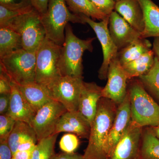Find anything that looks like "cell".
Wrapping results in <instances>:
<instances>
[{
	"label": "cell",
	"instance_id": "cell-1",
	"mask_svg": "<svg viewBox=\"0 0 159 159\" xmlns=\"http://www.w3.org/2000/svg\"><path fill=\"white\" fill-rule=\"evenodd\" d=\"M118 105L102 97L91 125L89 143L83 155L84 159H107L106 144L116 113Z\"/></svg>",
	"mask_w": 159,
	"mask_h": 159
},
{
	"label": "cell",
	"instance_id": "cell-2",
	"mask_svg": "<svg viewBox=\"0 0 159 159\" xmlns=\"http://www.w3.org/2000/svg\"><path fill=\"white\" fill-rule=\"evenodd\" d=\"M65 39L61 49L59 68L62 76L82 77V56L86 51L92 52L95 38L82 39L77 37L68 24L65 29Z\"/></svg>",
	"mask_w": 159,
	"mask_h": 159
},
{
	"label": "cell",
	"instance_id": "cell-3",
	"mask_svg": "<svg viewBox=\"0 0 159 159\" xmlns=\"http://www.w3.org/2000/svg\"><path fill=\"white\" fill-rule=\"evenodd\" d=\"M67 6L65 0H49L48 10L40 15L46 37L61 46L64 43V31L69 22L86 24L81 16L72 13Z\"/></svg>",
	"mask_w": 159,
	"mask_h": 159
},
{
	"label": "cell",
	"instance_id": "cell-4",
	"mask_svg": "<svg viewBox=\"0 0 159 159\" xmlns=\"http://www.w3.org/2000/svg\"><path fill=\"white\" fill-rule=\"evenodd\" d=\"M131 120L142 127L159 125V104L145 90L139 80L128 85Z\"/></svg>",
	"mask_w": 159,
	"mask_h": 159
},
{
	"label": "cell",
	"instance_id": "cell-5",
	"mask_svg": "<svg viewBox=\"0 0 159 159\" xmlns=\"http://www.w3.org/2000/svg\"><path fill=\"white\" fill-rule=\"evenodd\" d=\"M2 28H9L20 34L23 48L31 52H37L46 37L40 14L34 9L10 20Z\"/></svg>",
	"mask_w": 159,
	"mask_h": 159
},
{
	"label": "cell",
	"instance_id": "cell-6",
	"mask_svg": "<svg viewBox=\"0 0 159 159\" xmlns=\"http://www.w3.org/2000/svg\"><path fill=\"white\" fill-rule=\"evenodd\" d=\"M36 52L21 49L0 58V69L17 85L35 81Z\"/></svg>",
	"mask_w": 159,
	"mask_h": 159
},
{
	"label": "cell",
	"instance_id": "cell-7",
	"mask_svg": "<svg viewBox=\"0 0 159 159\" xmlns=\"http://www.w3.org/2000/svg\"><path fill=\"white\" fill-rule=\"evenodd\" d=\"M61 46L46 37L36 52L35 82L46 87L62 76L59 68Z\"/></svg>",
	"mask_w": 159,
	"mask_h": 159
},
{
	"label": "cell",
	"instance_id": "cell-8",
	"mask_svg": "<svg viewBox=\"0 0 159 159\" xmlns=\"http://www.w3.org/2000/svg\"><path fill=\"white\" fill-rule=\"evenodd\" d=\"M84 82L83 77L61 76L46 88L51 99L62 104L67 111H78Z\"/></svg>",
	"mask_w": 159,
	"mask_h": 159
},
{
	"label": "cell",
	"instance_id": "cell-9",
	"mask_svg": "<svg viewBox=\"0 0 159 159\" xmlns=\"http://www.w3.org/2000/svg\"><path fill=\"white\" fill-rule=\"evenodd\" d=\"M67 111L62 104L54 100L37 111L30 125L35 131L38 142L54 135L57 122Z\"/></svg>",
	"mask_w": 159,
	"mask_h": 159
},
{
	"label": "cell",
	"instance_id": "cell-10",
	"mask_svg": "<svg viewBox=\"0 0 159 159\" xmlns=\"http://www.w3.org/2000/svg\"><path fill=\"white\" fill-rule=\"evenodd\" d=\"M86 24H89L93 30L102 47L103 61L98 71V77L100 80L107 79L109 66L112 60L117 57L119 50L110 34L108 29L109 17L100 21H95L91 18L80 15Z\"/></svg>",
	"mask_w": 159,
	"mask_h": 159
},
{
	"label": "cell",
	"instance_id": "cell-11",
	"mask_svg": "<svg viewBox=\"0 0 159 159\" xmlns=\"http://www.w3.org/2000/svg\"><path fill=\"white\" fill-rule=\"evenodd\" d=\"M106 85L103 88L102 97L119 105L127 94L129 80L125 70L117 57L112 60L109 66Z\"/></svg>",
	"mask_w": 159,
	"mask_h": 159
},
{
	"label": "cell",
	"instance_id": "cell-12",
	"mask_svg": "<svg viewBox=\"0 0 159 159\" xmlns=\"http://www.w3.org/2000/svg\"><path fill=\"white\" fill-rule=\"evenodd\" d=\"M143 129L131 120L108 159H137Z\"/></svg>",
	"mask_w": 159,
	"mask_h": 159
},
{
	"label": "cell",
	"instance_id": "cell-13",
	"mask_svg": "<svg viewBox=\"0 0 159 159\" xmlns=\"http://www.w3.org/2000/svg\"><path fill=\"white\" fill-rule=\"evenodd\" d=\"M108 29L111 37L119 51L142 38V34L116 11H113L109 16Z\"/></svg>",
	"mask_w": 159,
	"mask_h": 159
},
{
	"label": "cell",
	"instance_id": "cell-14",
	"mask_svg": "<svg viewBox=\"0 0 159 159\" xmlns=\"http://www.w3.org/2000/svg\"><path fill=\"white\" fill-rule=\"evenodd\" d=\"M131 121L130 100L127 94L124 100L118 105L113 123L106 144L107 159Z\"/></svg>",
	"mask_w": 159,
	"mask_h": 159
},
{
	"label": "cell",
	"instance_id": "cell-15",
	"mask_svg": "<svg viewBox=\"0 0 159 159\" xmlns=\"http://www.w3.org/2000/svg\"><path fill=\"white\" fill-rule=\"evenodd\" d=\"M102 89L94 82H84L79 97L78 111L91 125L97 113L99 100L102 97Z\"/></svg>",
	"mask_w": 159,
	"mask_h": 159
},
{
	"label": "cell",
	"instance_id": "cell-16",
	"mask_svg": "<svg viewBox=\"0 0 159 159\" xmlns=\"http://www.w3.org/2000/svg\"><path fill=\"white\" fill-rule=\"evenodd\" d=\"M90 131V123L78 111H67L57 122L54 135L68 132L81 139H89Z\"/></svg>",
	"mask_w": 159,
	"mask_h": 159
},
{
	"label": "cell",
	"instance_id": "cell-17",
	"mask_svg": "<svg viewBox=\"0 0 159 159\" xmlns=\"http://www.w3.org/2000/svg\"><path fill=\"white\" fill-rule=\"evenodd\" d=\"M115 9L134 29L142 34L145 30V18L138 0L116 2Z\"/></svg>",
	"mask_w": 159,
	"mask_h": 159
},
{
	"label": "cell",
	"instance_id": "cell-18",
	"mask_svg": "<svg viewBox=\"0 0 159 159\" xmlns=\"http://www.w3.org/2000/svg\"><path fill=\"white\" fill-rule=\"evenodd\" d=\"M7 114L16 121H22L29 124L35 114L23 97L18 86L13 82H11L10 105Z\"/></svg>",
	"mask_w": 159,
	"mask_h": 159
},
{
	"label": "cell",
	"instance_id": "cell-19",
	"mask_svg": "<svg viewBox=\"0 0 159 159\" xmlns=\"http://www.w3.org/2000/svg\"><path fill=\"white\" fill-rule=\"evenodd\" d=\"M18 86L23 97L35 113L44 105L53 100L46 87L35 81Z\"/></svg>",
	"mask_w": 159,
	"mask_h": 159
},
{
	"label": "cell",
	"instance_id": "cell-20",
	"mask_svg": "<svg viewBox=\"0 0 159 159\" xmlns=\"http://www.w3.org/2000/svg\"><path fill=\"white\" fill-rule=\"evenodd\" d=\"M144 15L145 30L142 38L159 37V7L152 0H138Z\"/></svg>",
	"mask_w": 159,
	"mask_h": 159
},
{
	"label": "cell",
	"instance_id": "cell-21",
	"mask_svg": "<svg viewBox=\"0 0 159 159\" xmlns=\"http://www.w3.org/2000/svg\"><path fill=\"white\" fill-rule=\"evenodd\" d=\"M151 47L148 40L140 38L119 51L117 57L122 66L138 59L151 51Z\"/></svg>",
	"mask_w": 159,
	"mask_h": 159
},
{
	"label": "cell",
	"instance_id": "cell-22",
	"mask_svg": "<svg viewBox=\"0 0 159 159\" xmlns=\"http://www.w3.org/2000/svg\"><path fill=\"white\" fill-rule=\"evenodd\" d=\"M155 57L152 49L138 59L122 65L129 80L147 74L153 65Z\"/></svg>",
	"mask_w": 159,
	"mask_h": 159
},
{
	"label": "cell",
	"instance_id": "cell-23",
	"mask_svg": "<svg viewBox=\"0 0 159 159\" xmlns=\"http://www.w3.org/2000/svg\"><path fill=\"white\" fill-rule=\"evenodd\" d=\"M28 139H34L38 142L34 129L27 122L16 121L8 140L12 154H13L17 150L22 142Z\"/></svg>",
	"mask_w": 159,
	"mask_h": 159
},
{
	"label": "cell",
	"instance_id": "cell-24",
	"mask_svg": "<svg viewBox=\"0 0 159 159\" xmlns=\"http://www.w3.org/2000/svg\"><path fill=\"white\" fill-rule=\"evenodd\" d=\"M137 159H159V139L149 127L143 129Z\"/></svg>",
	"mask_w": 159,
	"mask_h": 159
},
{
	"label": "cell",
	"instance_id": "cell-25",
	"mask_svg": "<svg viewBox=\"0 0 159 159\" xmlns=\"http://www.w3.org/2000/svg\"><path fill=\"white\" fill-rule=\"evenodd\" d=\"M23 49L20 34L8 28L0 29V58L13 51Z\"/></svg>",
	"mask_w": 159,
	"mask_h": 159
},
{
	"label": "cell",
	"instance_id": "cell-26",
	"mask_svg": "<svg viewBox=\"0 0 159 159\" xmlns=\"http://www.w3.org/2000/svg\"><path fill=\"white\" fill-rule=\"evenodd\" d=\"M69 9L74 14L82 15L92 19L102 20L109 16L96 9L89 0H65Z\"/></svg>",
	"mask_w": 159,
	"mask_h": 159
},
{
	"label": "cell",
	"instance_id": "cell-27",
	"mask_svg": "<svg viewBox=\"0 0 159 159\" xmlns=\"http://www.w3.org/2000/svg\"><path fill=\"white\" fill-rule=\"evenodd\" d=\"M138 80L159 103V60L157 57H155L154 63L150 70L138 77Z\"/></svg>",
	"mask_w": 159,
	"mask_h": 159
},
{
	"label": "cell",
	"instance_id": "cell-28",
	"mask_svg": "<svg viewBox=\"0 0 159 159\" xmlns=\"http://www.w3.org/2000/svg\"><path fill=\"white\" fill-rule=\"evenodd\" d=\"M58 134L52 135L39 141L32 152L31 159H51L55 154L54 148Z\"/></svg>",
	"mask_w": 159,
	"mask_h": 159
},
{
	"label": "cell",
	"instance_id": "cell-29",
	"mask_svg": "<svg viewBox=\"0 0 159 159\" xmlns=\"http://www.w3.org/2000/svg\"><path fill=\"white\" fill-rule=\"evenodd\" d=\"M33 9V6L22 9H10L0 6V28L3 27L10 20L32 11Z\"/></svg>",
	"mask_w": 159,
	"mask_h": 159
},
{
	"label": "cell",
	"instance_id": "cell-30",
	"mask_svg": "<svg viewBox=\"0 0 159 159\" xmlns=\"http://www.w3.org/2000/svg\"><path fill=\"white\" fill-rule=\"evenodd\" d=\"M78 137L75 134L69 133L63 135L59 142V147L62 152L74 153L79 146Z\"/></svg>",
	"mask_w": 159,
	"mask_h": 159
},
{
	"label": "cell",
	"instance_id": "cell-31",
	"mask_svg": "<svg viewBox=\"0 0 159 159\" xmlns=\"http://www.w3.org/2000/svg\"><path fill=\"white\" fill-rule=\"evenodd\" d=\"M16 122L8 114L0 115V142L8 141Z\"/></svg>",
	"mask_w": 159,
	"mask_h": 159
},
{
	"label": "cell",
	"instance_id": "cell-32",
	"mask_svg": "<svg viewBox=\"0 0 159 159\" xmlns=\"http://www.w3.org/2000/svg\"><path fill=\"white\" fill-rule=\"evenodd\" d=\"M96 9L102 13L109 16L114 11L116 2L113 0H89Z\"/></svg>",
	"mask_w": 159,
	"mask_h": 159
},
{
	"label": "cell",
	"instance_id": "cell-33",
	"mask_svg": "<svg viewBox=\"0 0 159 159\" xmlns=\"http://www.w3.org/2000/svg\"><path fill=\"white\" fill-rule=\"evenodd\" d=\"M0 6L10 9H20L32 5L31 0H0Z\"/></svg>",
	"mask_w": 159,
	"mask_h": 159
},
{
	"label": "cell",
	"instance_id": "cell-34",
	"mask_svg": "<svg viewBox=\"0 0 159 159\" xmlns=\"http://www.w3.org/2000/svg\"><path fill=\"white\" fill-rule=\"evenodd\" d=\"M11 82L9 76L0 69V94H11Z\"/></svg>",
	"mask_w": 159,
	"mask_h": 159
},
{
	"label": "cell",
	"instance_id": "cell-35",
	"mask_svg": "<svg viewBox=\"0 0 159 159\" xmlns=\"http://www.w3.org/2000/svg\"><path fill=\"white\" fill-rule=\"evenodd\" d=\"M12 155L8 141L0 142V159H12Z\"/></svg>",
	"mask_w": 159,
	"mask_h": 159
},
{
	"label": "cell",
	"instance_id": "cell-36",
	"mask_svg": "<svg viewBox=\"0 0 159 159\" xmlns=\"http://www.w3.org/2000/svg\"><path fill=\"white\" fill-rule=\"evenodd\" d=\"M31 1L32 6L40 15L46 13L48 10L49 0H31Z\"/></svg>",
	"mask_w": 159,
	"mask_h": 159
},
{
	"label": "cell",
	"instance_id": "cell-37",
	"mask_svg": "<svg viewBox=\"0 0 159 159\" xmlns=\"http://www.w3.org/2000/svg\"><path fill=\"white\" fill-rule=\"evenodd\" d=\"M10 94H0V114L4 115L8 112L10 102Z\"/></svg>",
	"mask_w": 159,
	"mask_h": 159
},
{
	"label": "cell",
	"instance_id": "cell-38",
	"mask_svg": "<svg viewBox=\"0 0 159 159\" xmlns=\"http://www.w3.org/2000/svg\"><path fill=\"white\" fill-rule=\"evenodd\" d=\"M51 159H84L83 155L76 153H69L62 152L54 154Z\"/></svg>",
	"mask_w": 159,
	"mask_h": 159
},
{
	"label": "cell",
	"instance_id": "cell-39",
	"mask_svg": "<svg viewBox=\"0 0 159 159\" xmlns=\"http://www.w3.org/2000/svg\"><path fill=\"white\" fill-rule=\"evenodd\" d=\"M33 150H17L13 154L12 159H31Z\"/></svg>",
	"mask_w": 159,
	"mask_h": 159
},
{
	"label": "cell",
	"instance_id": "cell-40",
	"mask_svg": "<svg viewBox=\"0 0 159 159\" xmlns=\"http://www.w3.org/2000/svg\"><path fill=\"white\" fill-rule=\"evenodd\" d=\"M152 50L155 56L159 60V37H155Z\"/></svg>",
	"mask_w": 159,
	"mask_h": 159
},
{
	"label": "cell",
	"instance_id": "cell-41",
	"mask_svg": "<svg viewBox=\"0 0 159 159\" xmlns=\"http://www.w3.org/2000/svg\"><path fill=\"white\" fill-rule=\"evenodd\" d=\"M154 134L159 139V125L154 127H149Z\"/></svg>",
	"mask_w": 159,
	"mask_h": 159
},
{
	"label": "cell",
	"instance_id": "cell-42",
	"mask_svg": "<svg viewBox=\"0 0 159 159\" xmlns=\"http://www.w3.org/2000/svg\"><path fill=\"white\" fill-rule=\"evenodd\" d=\"M113 1H115L116 2H119V1H122V0H113Z\"/></svg>",
	"mask_w": 159,
	"mask_h": 159
}]
</instances>
